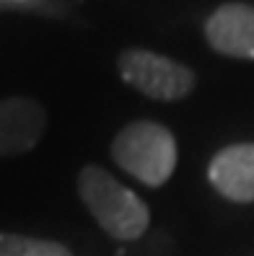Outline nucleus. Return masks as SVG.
I'll use <instances>...</instances> for the list:
<instances>
[{"instance_id": "obj_1", "label": "nucleus", "mask_w": 254, "mask_h": 256, "mask_svg": "<svg viewBox=\"0 0 254 256\" xmlns=\"http://www.w3.org/2000/svg\"><path fill=\"white\" fill-rule=\"evenodd\" d=\"M78 194L94 220L117 240L140 238L151 222L148 204L101 166H86L81 171Z\"/></svg>"}, {"instance_id": "obj_2", "label": "nucleus", "mask_w": 254, "mask_h": 256, "mask_svg": "<svg viewBox=\"0 0 254 256\" xmlns=\"http://www.w3.org/2000/svg\"><path fill=\"white\" fill-rule=\"evenodd\" d=\"M112 158L145 186H161L176 168V140L158 122H132L114 138Z\"/></svg>"}, {"instance_id": "obj_3", "label": "nucleus", "mask_w": 254, "mask_h": 256, "mask_svg": "<svg viewBox=\"0 0 254 256\" xmlns=\"http://www.w3.org/2000/svg\"><path fill=\"white\" fill-rule=\"evenodd\" d=\"M119 72L132 88L156 101H179L195 88L189 68L148 50H127L119 57Z\"/></svg>"}, {"instance_id": "obj_4", "label": "nucleus", "mask_w": 254, "mask_h": 256, "mask_svg": "<svg viewBox=\"0 0 254 256\" xmlns=\"http://www.w3.org/2000/svg\"><path fill=\"white\" fill-rule=\"evenodd\" d=\"M47 127V112L34 98H0V158L29 153Z\"/></svg>"}, {"instance_id": "obj_5", "label": "nucleus", "mask_w": 254, "mask_h": 256, "mask_svg": "<svg viewBox=\"0 0 254 256\" xmlns=\"http://www.w3.org/2000/svg\"><path fill=\"white\" fill-rule=\"evenodd\" d=\"M205 36L220 54L254 60V8L244 3L220 6L205 24Z\"/></svg>"}, {"instance_id": "obj_6", "label": "nucleus", "mask_w": 254, "mask_h": 256, "mask_svg": "<svg viewBox=\"0 0 254 256\" xmlns=\"http://www.w3.org/2000/svg\"><path fill=\"white\" fill-rule=\"evenodd\" d=\"M210 184L233 202H254V145H228L210 160Z\"/></svg>"}, {"instance_id": "obj_7", "label": "nucleus", "mask_w": 254, "mask_h": 256, "mask_svg": "<svg viewBox=\"0 0 254 256\" xmlns=\"http://www.w3.org/2000/svg\"><path fill=\"white\" fill-rule=\"evenodd\" d=\"M0 256H73L57 240H42L16 233H0Z\"/></svg>"}]
</instances>
